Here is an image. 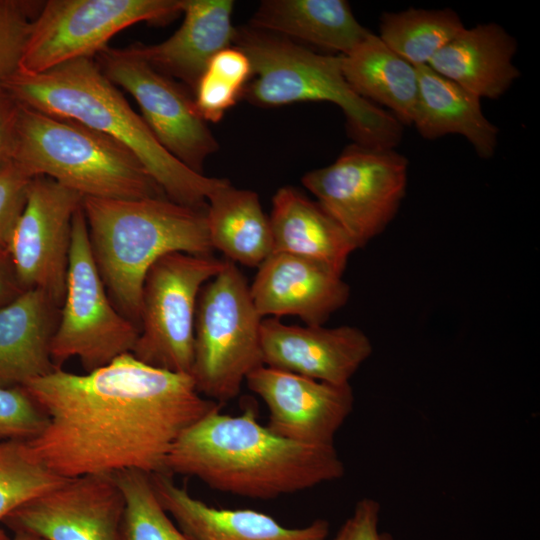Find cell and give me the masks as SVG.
<instances>
[{
	"label": "cell",
	"instance_id": "cell-19",
	"mask_svg": "<svg viewBox=\"0 0 540 540\" xmlns=\"http://www.w3.org/2000/svg\"><path fill=\"white\" fill-rule=\"evenodd\" d=\"M233 7L231 0H183V22L168 39L128 48L156 71L179 79L194 92L212 57L233 44Z\"/></svg>",
	"mask_w": 540,
	"mask_h": 540
},
{
	"label": "cell",
	"instance_id": "cell-28",
	"mask_svg": "<svg viewBox=\"0 0 540 540\" xmlns=\"http://www.w3.org/2000/svg\"><path fill=\"white\" fill-rule=\"evenodd\" d=\"M65 480L37 458L28 440L0 442V525L12 511ZM0 540H12L1 526Z\"/></svg>",
	"mask_w": 540,
	"mask_h": 540
},
{
	"label": "cell",
	"instance_id": "cell-5",
	"mask_svg": "<svg viewBox=\"0 0 540 540\" xmlns=\"http://www.w3.org/2000/svg\"><path fill=\"white\" fill-rule=\"evenodd\" d=\"M232 45L251 64L252 76L242 93L248 102L261 107L331 102L343 111L355 143L394 149L401 141L403 125L351 88L342 71L341 55L319 54L250 25L236 28Z\"/></svg>",
	"mask_w": 540,
	"mask_h": 540
},
{
	"label": "cell",
	"instance_id": "cell-18",
	"mask_svg": "<svg viewBox=\"0 0 540 540\" xmlns=\"http://www.w3.org/2000/svg\"><path fill=\"white\" fill-rule=\"evenodd\" d=\"M150 477L161 505L190 540H326L329 534L324 519L289 528L256 510L211 507L192 497L168 473Z\"/></svg>",
	"mask_w": 540,
	"mask_h": 540
},
{
	"label": "cell",
	"instance_id": "cell-4",
	"mask_svg": "<svg viewBox=\"0 0 540 540\" xmlns=\"http://www.w3.org/2000/svg\"><path fill=\"white\" fill-rule=\"evenodd\" d=\"M94 262L116 309L138 328L150 267L173 252L212 255L206 210L167 197L82 201Z\"/></svg>",
	"mask_w": 540,
	"mask_h": 540
},
{
	"label": "cell",
	"instance_id": "cell-14",
	"mask_svg": "<svg viewBox=\"0 0 540 540\" xmlns=\"http://www.w3.org/2000/svg\"><path fill=\"white\" fill-rule=\"evenodd\" d=\"M123 509L113 475H85L23 504L2 524L42 540H119Z\"/></svg>",
	"mask_w": 540,
	"mask_h": 540
},
{
	"label": "cell",
	"instance_id": "cell-34",
	"mask_svg": "<svg viewBox=\"0 0 540 540\" xmlns=\"http://www.w3.org/2000/svg\"><path fill=\"white\" fill-rule=\"evenodd\" d=\"M380 505L372 498L359 500L334 540H394L379 530Z\"/></svg>",
	"mask_w": 540,
	"mask_h": 540
},
{
	"label": "cell",
	"instance_id": "cell-22",
	"mask_svg": "<svg viewBox=\"0 0 540 540\" xmlns=\"http://www.w3.org/2000/svg\"><path fill=\"white\" fill-rule=\"evenodd\" d=\"M273 252H284L324 263L343 274L358 249L346 231L318 204L296 188H279L269 217Z\"/></svg>",
	"mask_w": 540,
	"mask_h": 540
},
{
	"label": "cell",
	"instance_id": "cell-16",
	"mask_svg": "<svg viewBox=\"0 0 540 540\" xmlns=\"http://www.w3.org/2000/svg\"><path fill=\"white\" fill-rule=\"evenodd\" d=\"M263 365L331 384H348L373 351L359 328L288 325L275 317L261 322Z\"/></svg>",
	"mask_w": 540,
	"mask_h": 540
},
{
	"label": "cell",
	"instance_id": "cell-8",
	"mask_svg": "<svg viewBox=\"0 0 540 540\" xmlns=\"http://www.w3.org/2000/svg\"><path fill=\"white\" fill-rule=\"evenodd\" d=\"M408 160L392 148L353 143L330 165L307 172L302 184L357 248L380 235L406 193Z\"/></svg>",
	"mask_w": 540,
	"mask_h": 540
},
{
	"label": "cell",
	"instance_id": "cell-21",
	"mask_svg": "<svg viewBox=\"0 0 540 540\" xmlns=\"http://www.w3.org/2000/svg\"><path fill=\"white\" fill-rule=\"evenodd\" d=\"M516 49L515 39L498 24L464 27L427 66L479 98L497 99L520 76L513 64Z\"/></svg>",
	"mask_w": 540,
	"mask_h": 540
},
{
	"label": "cell",
	"instance_id": "cell-32",
	"mask_svg": "<svg viewBox=\"0 0 540 540\" xmlns=\"http://www.w3.org/2000/svg\"><path fill=\"white\" fill-rule=\"evenodd\" d=\"M46 423L47 416L22 387L0 386V442L31 440Z\"/></svg>",
	"mask_w": 540,
	"mask_h": 540
},
{
	"label": "cell",
	"instance_id": "cell-31",
	"mask_svg": "<svg viewBox=\"0 0 540 540\" xmlns=\"http://www.w3.org/2000/svg\"><path fill=\"white\" fill-rule=\"evenodd\" d=\"M44 1L0 0V86L14 76Z\"/></svg>",
	"mask_w": 540,
	"mask_h": 540
},
{
	"label": "cell",
	"instance_id": "cell-23",
	"mask_svg": "<svg viewBox=\"0 0 540 540\" xmlns=\"http://www.w3.org/2000/svg\"><path fill=\"white\" fill-rule=\"evenodd\" d=\"M412 124L422 137H465L481 158L493 156L498 128L484 115L481 98L428 66L418 67V95Z\"/></svg>",
	"mask_w": 540,
	"mask_h": 540
},
{
	"label": "cell",
	"instance_id": "cell-13",
	"mask_svg": "<svg viewBox=\"0 0 540 540\" xmlns=\"http://www.w3.org/2000/svg\"><path fill=\"white\" fill-rule=\"evenodd\" d=\"M83 197L49 177L32 178L24 208L6 251L19 285L37 289L61 306L72 241V224Z\"/></svg>",
	"mask_w": 540,
	"mask_h": 540
},
{
	"label": "cell",
	"instance_id": "cell-7",
	"mask_svg": "<svg viewBox=\"0 0 540 540\" xmlns=\"http://www.w3.org/2000/svg\"><path fill=\"white\" fill-rule=\"evenodd\" d=\"M262 319L245 276L226 260L197 302L190 376L201 395L220 404L239 395L247 376L263 365Z\"/></svg>",
	"mask_w": 540,
	"mask_h": 540
},
{
	"label": "cell",
	"instance_id": "cell-36",
	"mask_svg": "<svg viewBox=\"0 0 540 540\" xmlns=\"http://www.w3.org/2000/svg\"><path fill=\"white\" fill-rule=\"evenodd\" d=\"M22 292L9 255L5 249L0 248V306L10 302Z\"/></svg>",
	"mask_w": 540,
	"mask_h": 540
},
{
	"label": "cell",
	"instance_id": "cell-9",
	"mask_svg": "<svg viewBox=\"0 0 540 540\" xmlns=\"http://www.w3.org/2000/svg\"><path fill=\"white\" fill-rule=\"evenodd\" d=\"M139 328L112 303L89 245L81 207L72 224V241L66 290L52 337L50 353L56 367L73 357L85 372L131 353Z\"/></svg>",
	"mask_w": 540,
	"mask_h": 540
},
{
	"label": "cell",
	"instance_id": "cell-27",
	"mask_svg": "<svg viewBox=\"0 0 540 540\" xmlns=\"http://www.w3.org/2000/svg\"><path fill=\"white\" fill-rule=\"evenodd\" d=\"M463 28L460 17L451 9L409 8L384 13L379 38L396 54L419 67L427 66Z\"/></svg>",
	"mask_w": 540,
	"mask_h": 540
},
{
	"label": "cell",
	"instance_id": "cell-35",
	"mask_svg": "<svg viewBox=\"0 0 540 540\" xmlns=\"http://www.w3.org/2000/svg\"><path fill=\"white\" fill-rule=\"evenodd\" d=\"M19 103L0 86V168L12 160Z\"/></svg>",
	"mask_w": 540,
	"mask_h": 540
},
{
	"label": "cell",
	"instance_id": "cell-6",
	"mask_svg": "<svg viewBox=\"0 0 540 540\" xmlns=\"http://www.w3.org/2000/svg\"><path fill=\"white\" fill-rule=\"evenodd\" d=\"M12 161L31 178L49 177L83 198L166 197L121 143L78 122L20 103Z\"/></svg>",
	"mask_w": 540,
	"mask_h": 540
},
{
	"label": "cell",
	"instance_id": "cell-10",
	"mask_svg": "<svg viewBox=\"0 0 540 540\" xmlns=\"http://www.w3.org/2000/svg\"><path fill=\"white\" fill-rule=\"evenodd\" d=\"M225 263L213 255L173 252L150 267L142 289L139 336L131 352L138 360L190 375L198 297Z\"/></svg>",
	"mask_w": 540,
	"mask_h": 540
},
{
	"label": "cell",
	"instance_id": "cell-11",
	"mask_svg": "<svg viewBox=\"0 0 540 540\" xmlns=\"http://www.w3.org/2000/svg\"><path fill=\"white\" fill-rule=\"evenodd\" d=\"M183 0H46L33 21L18 72L39 74L66 62L94 58L121 30L166 24Z\"/></svg>",
	"mask_w": 540,
	"mask_h": 540
},
{
	"label": "cell",
	"instance_id": "cell-26",
	"mask_svg": "<svg viewBox=\"0 0 540 540\" xmlns=\"http://www.w3.org/2000/svg\"><path fill=\"white\" fill-rule=\"evenodd\" d=\"M342 71L351 88L371 103L392 110L402 125H411L418 95V67L369 34L350 53L341 55Z\"/></svg>",
	"mask_w": 540,
	"mask_h": 540
},
{
	"label": "cell",
	"instance_id": "cell-29",
	"mask_svg": "<svg viewBox=\"0 0 540 540\" xmlns=\"http://www.w3.org/2000/svg\"><path fill=\"white\" fill-rule=\"evenodd\" d=\"M113 476L124 498L119 540H190L161 505L150 474L126 470Z\"/></svg>",
	"mask_w": 540,
	"mask_h": 540
},
{
	"label": "cell",
	"instance_id": "cell-24",
	"mask_svg": "<svg viewBox=\"0 0 540 540\" xmlns=\"http://www.w3.org/2000/svg\"><path fill=\"white\" fill-rule=\"evenodd\" d=\"M250 26L340 55L350 53L371 34L344 0H265L253 14Z\"/></svg>",
	"mask_w": 540,
	"mask_h": 540
},
{
	"label": "cell",
	"instance_id": "cell-12",
	"mask_svg": "<svg viewBox=\"0 0 540 540\" xmlns=\"http://www.w3.org/2000/svg\"><path fill=\"white\" fill-rule=\"evenodd\" d=\"M95 58L103 74L133 96L157 141L186 167L203 174L205 160L219 146L194 98L128 47H106Z\"/></svg>",
	"mask_w": 540,
	"mask_h": 540
},
{
	"label": "cell",
	"instance_id": "cell-20",
	"mask_svg": "<svg viewBox=\"0 0 540 540\" xmlns=\"http://www.w3.org/2000/svg\"><path fill=\"white\" fill-rule=\"evenodd\" d=\"M60 306L41 290H25L0 306V386L23 387L55 370L50 346Z\"/></svg>",
	"mask_w": 540,
	"mask_h": 540
},
{
	"label": "cell",
	"instance_id": "cell-2",
	"mask_svg": "<svg viewBox=\"0 0 540 540\" xmlns=\"http://www.w3.org/2000/svg\"><path fill=\"white\" fill-rule=\"evenodd\" d=\"M165 471L221 492L272 499L340 479L345 466L334 445L280 437L247 406L236 416L212 411L189 426L167 455Z\"/></svg>",
	"mask_w": 540,
	"mask_h": 540
},
{
	"label": "cell",
	"instance_id": "cell-25",
	"mask_svg": "<svg viewBox=\"0 0 540 540\" xmlns=\"http://www.w3.org/2000/svg\"><path fill=\"white\" fill-rule=\"evenodd\" d=\"M206 223L213 250L228 261L258 268L273 253L270 220L252 190L223 179L207 198Z\"/></svg>",
	"mask_w": 540,
	"mask_h": 540
},
{
	"label": "cell",
	"instance_id": "cell-37",
	"mask_svg": "<svg viewBox=\"0 0 540 540\" xmlns=\"http://www.w3.org/2000/svg\"><path fill=\"white\" fill-rule=\"evenodd\" d=\"M12 540H42V539H40L38 537H35V536H32V535H29V534L17 533L12 538Z\"/></svg>",
	"mask_w": 540,
	"mask_h": 540
},
{
	"label": "cell",
	"instance_id": "cell-1",
	"mask_svg": "<svg viewBox=\"0 0 540 540\" xmlns=\"http://www.w3.org/2000/svg\"><path fill=\"white\" fill-rule=\"evenodd\" d=\"M22 388L47 416L29 445L66 479L166 473L179 436L222 405L201 395L189 374L147 365L132 353L83 374L58 367Z\"/></svg>",
	"mask_w": 540,
	"mask_h": 540
},
{
	"label": "cell",
	"instance_id": "cell-30",
	"mask_svg": "<svg viewBox=\"0 0 540 540\" xmlns=\"http://www.w3.org/2000/svg\"><path fill=\"white\" fill-rule=\"evenodd\" d=\"M251 76L250 61L239 48L229 46L216 53L194 90V103L200 116L206 122L220 121L242 98Z\"/></svg>",
	"mask_w": 540,
	"mask_h": 540
},
{
	"label": "cell",
	"instance_id": "cell-3",
	"mask_svg": "<svg viewBox=\"0 0 540 540\" xmlns=\"http://www.w3.org/2000/svg\"><path fill=\"white\" fill-rule=\"evenodd\" d=\"M2 87L24 106L78 122L121 143L178 204L206 210L209 194L223 180L196 173L172 156L94 58L72 60L39 74L17 72Z\"/></svg>",
	"mask_w": 540,
	"mask_h": 540
},
{
	"label": "cell",
	"instance_id": "cell-17",
	"mask_svg": "<svg viewBox=\"0 0 540 540\" xmlns=\"http://www.w3.org/2000/svg\"><path fill=\"white\" fill-rule=\"evenodd\" d=\"M342 275L324 263L273 252L258 267L250 294L262 318L293 315L305 325H323L350 297Z\"/></svg>",
	"mask_w": 540,
	"mask_h": 540
},
{
	"label": "cell",
	"instance_id": "cell-15",
	"mask_svg": "<svg viewBox=\"0 0 540 540\" xmlns=\"http://www.w3.org/2000/svg\"><path fill=\"white\" fill-rule=\"evenodd\" d=\"M248 388L268 409L266 427L274 434L310 445H334L354 408L353 389L262 365L246 378Z\"/></svg>",
	"mask_w": 540,
	"mask_h": 540
},
{
	"label": "cell",
	"instance_id": "cell-33",
	"mask_svg": "<svg viewBox=\"0 0 540 540\" xmlns=\"http://www.w3.org/2000/svg\"><path fill=\"white\" fill-rule=\"evenodd\" d=\"M32 178L12 160L0 168V248L5 249L24 208Z\"/></svg>",
	"mask_w": 540,
	"mask_h": 540
}]
</instances>
